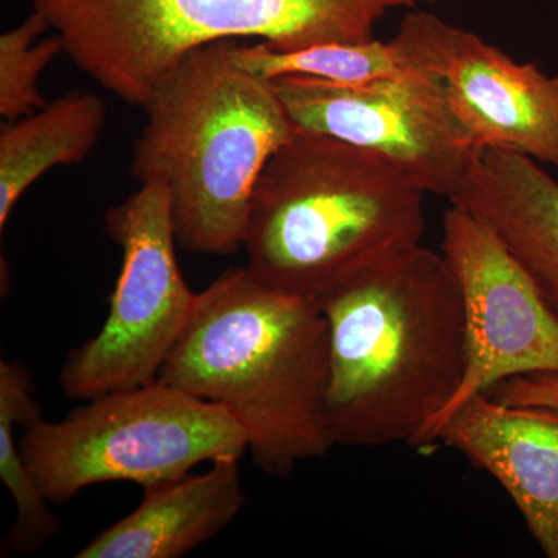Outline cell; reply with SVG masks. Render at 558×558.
I'll return each mask as SVG.
<instances>
[{
    "label": "cell",
    "instance_id": "1",
    "mask_svg": "<svg viewBox=\"0 0 558 558\" xmlns=\"http://www.w3.org/2000/svg\"><path fill=\"white\" fill-rule=\"evenodd\" d=\"M317 303L329 328L326 424L336 446L424 449L468 369L464 301L442 253L405 250Z\"/></svg>",
    "mask_w": 558,
    "mask_h": 558
},
{
    "label": "cell",
    "instance_id": "2",
    "mask_svg": "<svg viewBox=\"0 0 558 558\" xmlns=\"http://www.w3.org/2000/svg\"><path fill=\"white\" fill-rule=\"evenodd\" d=\"M329 369L317 301L236 267L196 293L159 380L222 407L247 435L256 468L286 478L336 446L326 424Z\"/></svg>",
    "mask_w": 558,
    "mask_h": 558
},
{
    "label": "cell",
    "instance_id": "3",
    "mask_svg": "<svg viewBox=\"0 0 558 558\" xmlns=\"http://www.w3.org/2000/svg\"><path fill=\"white\" fill-rule=\"evenodd\" d=\"M425 194L387 157L295 128L253 191L245 267L270 288L317 301L421 245Z\"/></svg>",
    "mask_w": 558,
    "mask_h": 558
},
{
    "label": "cell",
    "instance_id": "4",
    "mask_svg": "<svg viewBox=\"0 0 558 558\" xmlns=\"http://www.w3.org/2000/svg\"><path fill=\"white\" fill-rule=\"evenodd\" d=\"M230 47L191 51L157 84L132 146V178L167 182L178 242L202 255L244 247L260 172L295 130L271 81Z\"/></svg>",
    "mask_w": 558,
    "mask_h": 558
},
{
    "label": "cell",
    "instance_id": "5",
    "mask_svg": "<svg viewBox=\"0 0 558 558\" xmlns=\"http://www.w3.org/2000/svg\"><path fill=\"white\" fill-rule=\"evenodd\" d=\"M414 0H33L64 53L102 89L142 108L191 51L256 39L275 50L365 43Z\"/></svg>",
    "mask_w": 558,
    "mask_h": 558
},
{
    "label": "cell",
    "instance_id": "6",
    "mask_svg": "<svg viewBox=\"0 0 558 558\" xmlns=\"http://www.w3.org/2000/svg\"><path fill=\"white\" fill-rule=\"evenodd\" d=\"M22 428V458L53 505L98 484L156 486L248 451L247 435L222 407L161 380L106 392L61 421L39 416Z\"/></svg>",
    "mask_w": 558,
    "mask_h": 558
},
{
    "label": "cell",
    "instance_id": "7",
    "mask_svg": "<svg viewBox=\"0 0 558 558\" xmlns=\"http://www.w3.org/2000/svg\"><path fill=\"white\" fill-rule=\"evenodd\" d=\"M105 229L121 248L120 275L105 325L64 360L60 385L70 399L89 400L159 380L196 300L175 255L165 180L140 183L106 211Z\"/></svg>",
    "mask_w": 558,
    "mask_h": 558
},
{
    "label": "cell",
    "instance_id": "8",
    "mask_svg": "<svg viewBox=\"0 0 558 558\" xmlns=\"http://www.w3.org/2000/svg\"><path fill=\"white\" fill-rule=\"evenodd\" d=\"M271 84L293 126L387 157L427 194L449 199L468 171L475 145L436 73L366 83L290 75Z\"/></svg>",
    "mask_w": 558,
    "mask_h": 558
},
{
    "label": "cell",
    "instance_id": "9",
    "mask_svg": "<svg viewBox=\"0 0 558 558\" xmlns=\"http://www.w3.org/2000/svg\"><path fill=\"white\" fill-rule=\"evenodd\" d=\"M392 40L414 72L442 80L473 145L558 168V75L427 11L407 14Z\"/></svg>",
    "mask_w": 558,
    "mask_h": 558
},
{
    "label": "cell",
    "instance_id": "10",
    "mask_svg": "<svg viewBox=\"0 0 558 558\" xmlns=\"http://www.w3.org/2000/svg\"><path fill=\"white\" fill-rule=\"evenodd\" d=\"M440 253L464 301L468 369L425 447L436 444L444 422L472 396L510 377L558 374V317L497 238L451 205L444 213Z\"/></svg>",
    "mask_w": 558,
    "mask_h": 558
},
{
    "label": "cell",
    "instance_id": "11",
    "mask_svg": "<svg viewBox=\"0 0 558 558\" xmlns=\"http://www.w3.org/2000/svg\"><path fill=\"white\" fill-rule=\"evenodd\" d=\"M436 442L490 473L542 553L558 558V407L508 405L480 392L444 422Z\"/></svg>",
    "mask_w": 558,
    "mask_h": 558
},
{
    "label": "cell",
    "instance_id": "12",
    "mask_svg": "<svg viewBox=\"0 0 558 558\" xmlns=\"http://www.w3.org/2000/svg\"><path fill=\"white\" fill-rule=\"evenodd\" d=\"M449 201L497 238L558 317V182L543 165L475 146Z\"/></svg>",
    "mask_w": 558,
    "mask_h": 558
},
{
    "label": "cell",
    "instance_id": "13",
    "mask_svg": "<svg viewBox=\"0 0 558 558\" xmlns=\"http://www.w3.org/2000/svg\"><path fill=\"white\" fill-rule=\"evenodd\" d=\"M138 508L106 527L78 558H180L226 531L244 509L240 459L211 462L201 475L143 488Z\"/></svg>",
    "mask_w": 558,
    "mask_h": 558
},
{
    "label": "cell",
    "instance_id": "14",
    "mask_svg": "<svg viewBox=\"0 0 558 558\" xmlns=\"http://www.w3.org/2000/svg\"><path fill=\"white\" fill-rule=\"evenodd\" d=\"M100 95L73 90L43 108L7 121L0 131V230L24 194L46 172L87 159L105 130Z\"/></svg>",
    "mask_w": 558,
    "mask_h": 558
},
{
    "label": "cell",
    "instance_id": "15",
    "mask_svg": "<svg viewBox=\"0 0 558 558\" xmlns=\"http://www.w3.org/2000/svg\"><path fill=\"white\" fill-rule=\"evenodd\" d=\"M40 416L31 374L20 362H0V480L16 508L3 553L33 556L61 531V520L33 478L20 449L16 427Z\"/></svg>",
    "mask_w": 558,
    "mask_h": 558
},
{
    "label": "cell",
    "instance_id": "16",
    "mask_svg": "<svg viewBox=\"0 0 558 558\" xmlns=\"http://www.w3.org/2000/svg\"><path fill=\"white\" fill-rule=\"evenodd\" d=\"M231 57L242 69L264 80L311 76L333 83H366L414 72L395 40L318 44L299 50H275L264 43L231 44Z\"/></svg>",
    "mask_w": 558,
    "mask_h": 558
},
{
    "label": "cell",
    "instance_id": "17",
    "mask_svg": "<svg viewBox=\"0 0 558 558\" xmlns=\"http://www.w3.org/2000/svg\"><path fill=\"white\" fill-rule=\"evenodd\" d=\"M49 21L33 10L24 21L0 36V116L7 121L28 116L47 105L39 92V78L54 58L64 53L58 33Z\"/></svg>",
    "mask_w": 558,
    "mask_h": 558
},
{
    "label": "cell",
    "instance_id": "18",
    "mask_svg": "<svg viewBox=\"0 0 558 558\" xmlns=\"http://www.w3.org/2000/svg\"><path fill=\"white\" fill-rule=\"evenodd\" d=\"M508 405L558 407V374L534 373L499 381L486 392Z\"/></svg>",
    "mask_w": 558,
    "mask_h": 558
},
{
    "label": "cell",
    "instance_id": "19",
    "mask_svg": "<svg viewBox=\"0 0 558 558\" xmlns=\"http://www.w3.org/2000/svg\"><path fill=\"white\" fill-rule=\"evenodd\" d=\"M424 2H427V3H435V2H438V0H424Z\"/></svg>",
    "mask_w": 558,
    "mask_h": 558
}]
</instances>
